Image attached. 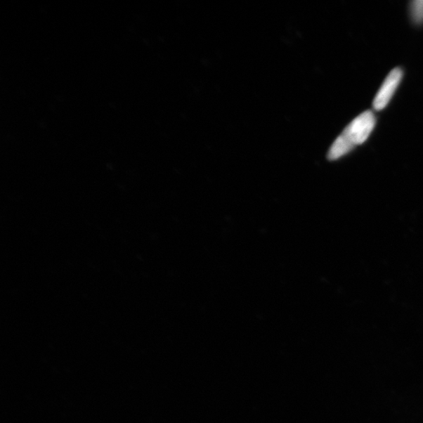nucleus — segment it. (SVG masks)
<instances>
[{"mask_svg":"<svg viewBox=\"0 0 423 423\" xmlns=\"http://www.w3.org/2000/svg\"><path fill=\"white\" fill-rule=\"evenodd\" d=\"M375 125L371 111L361 113L348 125L342 133L354 145H361L368 138Z\"/></svg>","mask_w":423,"mask_h":423,"instance_id":"f257e3e1","label":"nucleus"},{"mask_svg":"<svg viewBox=\"0 0 423 423\" xmlns=\"http://www.w3.org/2000/svg\"><path fill=\"white\" fill-rule=\"evenodd\" d=\"M403 77V72L401 68H394L384 81L383 86L375 96L373 101V107L375 110L380 111L384 109L390 102L393 95Z\"/></svg>","mask_w":423,"mask_h":423,"instance_id":"f03ea898","label":"nucleus"},{"mask_svg":"<svg viewBox=\"0 0 423 423\" xmlns=\"http://www.w3.org/2000/svg\"><path fill=\"white\" fill-rule=\"evenodd\" d=\"M356 147L346 136L341 134L338 138L333 143L331 148L330 149L329 154H327V158L330 160H337L350 152L351 150Z\"/></svg>","mask_w":423,"mask_h":423,"instance_id":"7ed1b4c3","label":"nucleus"},{"mask_svg":"<svg viewBox=\"0 0 423 423\" xmlns=\"http://www.w3.org/2000/svg\"><path fill=\"white\" fill-rule=\"evenodd\" d=\"M412 16L414 22L417 24L423 22V0H415L412 3Z\"/></svg>","mask_w":423,"mask_h":423,"instance_id":"20e7f679","label":"nucleus"}]
</instances>
